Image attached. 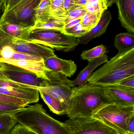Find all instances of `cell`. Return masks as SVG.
<instances>
[{"instance_id": "cell-1", "label": "cell", "mask_w": 134, "mask_h": 134, "mask_svg": "<svg viewBox=\"0 0 134 134\" xmlns=\"http://www.w3.org/2000/svg\"><path fill=\"white\" fill-rule=\"evenodd\" d=\"M134 76V48L118 52L92 74L88 83L102 86L116 85Z\"/></svg>"}, {"instance_id": "cell-2", "label": "cell", "mask_w": 134, "mask_h": 134, "mask_svg": "<svg viewBox=\"0 0 134 134\" xmlns=\"http://www.w3.org/2000/svg\"><path fill=\"white\" fill-rule=\"evenodd\" d=\"M107 105L103 93V86L87 83L72 88L66 115L70 119L92 117L97 110Z\"/></svg>"}, {"instance_id": "cell-3", "label": "cell", "mask_w": 134, "mask_h": 134, "mask_svg": "<svg viewBox=\"0 0 134 134\" xmlns=\"http://www.w3.org/2000/svg\"><path fill=\"white\" fill-rule=\"evenodd\" d=\"M18 124L37 134H69L64 122L47 113L43 105H28L13 115Z\"/></svg>"}, {"instance_id": "cell-4", "label": "cell", "mask_w": 134, "mask_h": 134, "mask_svg": "<svg viewBox=\"0 0 134 134\" xmlns=\"http://www.w3.org/2000/svg\"><path fill=\"white\" fill-rule=\"evenodd\" d=\"M41 0H4L0 25L10 23L33 26L36 10Z\"/></svg>"}, {"instance_id": "cell-5", "label": "cell", "mask_w": 134, "mask_h": 134, "mask_svg": "<svg viewBox=\"0 0 134 134\" xmlns=\"http://www.w3.org/2000/svg\"><path fill=\"white\" fill-rule=\"evenodd\" d=\"M133 116L134 105L122 106L109 104L97 110L92 117L101 121L118 134H127V124Z\"/></svg>"}, {"instance_id": "cell-6", "label": "cell", "mask_w": 134, "mask_h": 134, "mask_svg": "<svg viewBox=\"0 0 134 134\" xmlns=\"http://www.w3.org/2000/svg\"><path fill=\"white\" fill-rule=\"evenodd\" d=\"M29 40L30 43L65 52L73 51L78 45L77 38L59 30H33L30 34Z\"/></svg>"}, {"instance_id": "cell-7", "label": "cell", "mask_w": 134, "mask_h": 134, "mask_svg": "<svg viewBox=\"0 0 134 134\" xmlns=\"http://www.w3.org/2000/svg\"><path fill=\"white\" fill-rule=\"evenodd\" d=\"M64 123L69 134H118L101 121L92 117L69 119Z\"/></svg>"}, {"instance_id": "cell-8", "label": "cell", "mask_w": 134, "mask_h": 134, "mask_svg": "<svg viewBox=\"0 0 134 134\" xmlns=\"http://www.w3.org/2000/svg\"><path fill=\"white\" fill-rule=\"evenodd\" d=\"M0 74L16 83L31 86L35 88L43 87L49 81L37 77L35 74L15 66L0 62Z\"/></svg>"}, {"instance_id": "cell-9", "label": "cell", "mask_w": 134, "mask_h": 134, "mask_svg": "<svg viewBox=\"0 0 134 134\" xmlns=\"http://www.w3.org/2000/svg\"><path fill=\"white\" fill-rule=\"evenodd\" d=\"M0 94L22 99L29 104L39 100V91L29 85L16 83L0 74Z\"/></svg>"}, {"instance_id": "cell-10", "label": "cell", "mask_w": 134, "mask_h": 134, "mask_svg": "<svg viewBox=\"0 0 134 134\" xmlns=\"http://www.w3.org/2000/svg\"><path fill=\"white\" fill-rule=\"evenodd\" d=\"M33 26H23L10 23L0 25V49L5 46L30 43V34Z\"/></svg>"}, {"instance_id": "cell-11", "label": "cell", "mask_w": 134, "mask_h": 134, "mask_svg": "<svg viewBox=\"0 0 134 134\" xmlns=\"http://www.w3.org/2000/svg\"><path fill=\"white\" fill-rule=\"evenodd\" d=\"M103 93L107 105H134V88L118 85L103 86Z\"/></svg>"}, {"instance_id": "cell-12", "label": "cell", "mask_w": 134, "mask_h": 134, "mask_svg": "<svg viewBox=\"0 0 134 134\" xmlns=\"http://www.w3.org/2000/svg\"><path fill=\"white\" fill-rule=\"evenodd\" d=\"M0 62L18 66L35 74L39 78L46 80L49 82L47 74L48 72L51 70L46 67L44 60L36 61L6 59L0 58Z\"/></svg>"}, {"instance_id": "cell-13", "label": "cell", "mask_w": 134, "mask_h": 134, "mask_svg": "<svg viewBox=\"0 0 134 134\" xmlns=\"http://www.w3.org/2000/svg\"><path fill=\"white\" fill-rule=\"evenodd\" d=\"M118 19L128 32L134 34V0H116Z\"/></svg>"}, {"instance_id": "cell-14", "label": "cell", "mask_w": 134, "mask_h": 134, "mask_svg": "<svg viewBox=\"0 0 134 134\" xmlns=\"http://www.w3.org/2000/svg\"><path fill=\"white\" fill-rule=\"evenodd\" d=\"M37 89L47 93L59 101L67 113L72 94L71 86L65 84H49L46 87L38 88Z\"/></svg>"}, {"instance_id": "cell-15", "label": "cell", "mask_w": 134, "mask_h": 134, "mask_svg": "<svg viewBox=\"0 0 134 134\" xmlns=\"http://www.w3.org/2000/svg\"><path fill=\"white\" fill-rule=\"evenodd\" d=\"M44 63L48 69L62 74L67 77L73 76L77 69V65L73 61L62 59L56 55L44 60Z\"/></svg>"}, {"instance_id": "cell-16", "label": "cell", "mask_w": 134, "mask_h": 134, "mask_svg": "<svg viewBox=\"0 0 134 134\" xmlns=\"http://www.w3.org/2000/svg\"><path fill=\"white\" fill-rule=\"evenodd\" d=\"M15 51L33 55L46 60L56 56L53 49L46 46L32 43H25L12 45Z\"/></svg>"}, {"instance_id": "cell-17", "label": "cell", "mask_w": 134, "mask_h": 134, "mask_svg": "<svg viewBox=\"0 0 134 134\" xmlns=\"http://www.w3.org/2000/svg\"><path fill=\"white\" fill-rule=\"evenodd\" d=\"M112 19L111 13L109 11L104 12L98 23L91 31L83 36L77 38L78 44H87L92 39L100 37L104 34Z\"/></svg>"}, {"instance_id": "cell-18", "label": "cell", "mask_w": 134, "mask_h": 134, "mask_svg": "<svg viewBox=\"0 0 134 134\" xmlns=\"http://www.w3.org/2000/svg\"><path fill=\"white\" fill-rule=\"evenodd\" d=\"M108 61L107 55L104 54L103 56L88 62L87 65L81 70L74 80L72 81L71 87L74 88L85 85L88 83V80L93 71L98 66Z\"/></svg>"}, {"instance_id": "cell-19", "label": "cell", "mask_w": 134, "mask_h": 134, "mask_svg": "<svg viewBox=\"0 0 134 134\" xmlns=\"http://www.w3.org/2000/svg\"><path fill=\"white\" fill-rule=\"evenodd\" d=\"M51 0H41L36 10L35 24L33 26H38L47 22L52 18Z\"/></svg>"}, {"instance_id": "cell-20", "label": "cell", "mask_w": 134, "mask_h": 134, "mask_svg": "<svg viewBox=\"0 0 134 134\" xmlns=\"http://www.w3.org/2000/svg\"><path fill=\"white\" fill-rule=\"evenodd\" d=\"M114 46L118 52L126 51L134 48V35L129 33H122L115 37Z\"/></svg>"}, {"instance_id": "cell-21", "label": "cell", "mask_w": 134, "mask_h": 134, "mask_svg": "<svg viewBox=\"0 0 134 134\" xmlns=\"http://www.w3.org/2000/svg\"><path fill=\"white\" fill-rule=\"evenodd\" d=\"M38 91L41 98L52 113L57 115L66 114V111L59 101L47 93L42 91Z\"/></svg>"}, {"instance_id": "cell-22", "label": "cell", "mask_w": 134, "mask_h": 134, "mask_svg": "<svg viewBox=\"0 0 134 134\" xmlns=\"http://www.w3.org/2000/svg\"><path fill=\"white\" fill-rule=\"evenodd\" d=\"M18 124L13 115L0 114V134H11Z\"/></svg>"}, {"instance_id": "cell-23", "label": "cell", "mask_w": 134, "mask_h": 134, "mask_svg": "<svg viewBox=\"0 0 134 134\" xmlns=\"http://www.w3.org/2000/svg\"><path fill=\"white\" fill-rule=\"evenodd\" d=\"M65 22L55 18H51L50 20L46 23L38 26H33L32 31L34 30H55L63 32Z\"/></svg>"}, {"instance_id": "cell-24", "label": "cell", "mask_w": 134, "mask_h": 134, "mask_svg": "<svg viewBox=\"0 0 134 134\" xmlns=\"http://www.w3.org/2000/svg\"><path fill=\"white\" fill-rule=\"evenodd\" d=\"M106 52V47L101 44L90 50L83 51L81 54V58L83 60L91 62L104 55Z\"/></svg>"}, {"instance_id": "cell-25", "label": "cell", "mask_w": 134, "mask_h": 134, "mask_svg": "<svg viewBox=\"0 0 134 134\" xmlns=\"http://www.w3.org/2000/svg\"><path fill=\"white\" fill-rule=\"evenodd\" d=\"M102 15L99 13L87 12L81 19V24L85 29L89 32L98 24Z\"/></svg>"}, {"instance_id": "cell-26", "label": "cell", "mask_w": 134, "mask_h": 134, "mask_svg": "<svg viewBox=\"0 0 134 134\" xmlns=\"http://www.w3.org/2000/svg\"><path fill=\"white\" fill-rule=\"evenodd\" d=\"M52 18L65 21L67 13L63 7V0H51Z\"/></svg>"}, {"instance_id": "cell-27", "label": "cell", "mask_w": 134, "mask_h": 134, "mask_svg": "<svg viewBox=\"0 0 134 134\" xmlns=\"http://www.w3.org/2000/svg\"><path fill=\"white\" fill-rule=\"evenodd\" d=\"M88 1L96 12L102 15L109 7L115 3V1L113 0H88Z\"/></svg>"}, {"instance_id": "cell-28", "label": "cell", "mask_w": 134, "mask_h": 134, "mask_svg": "<svg viewBox=\"0 0 134 134\" xmlns=\"http://www.w3.org/2000/svg\"><path fill=\"white\" fill-rule=\"evenodd\" d=\"M0 103L25 107L29 105L27 102L17 98L0 94Z\"/></svg>"}, {"instance_id": "cell-29", "label": "cell", "mask_w": 134, "mask_h": 134, "mask_svg": "<svg viewBox=\"0 0 134 134\" xmlns=\"http://www.w3.org/2000/svg\"><path fill=\"white\" fill-rule=\"evenodd\" d=\"M63 32L68 36L80 38L83 36L88 32L82 27L80 23H79L71 28L64 29Z\"/></svg>"}, {"instance_id": "cell-30", "label": "cell", "mask_w": 134, "mask_h": 134, "mask_svg": "<svg viewBox=\"0 0 134 134\" xmlns=\"http://www.w3.org/2000/svg\"><path fill=\"white\" fill-rule=\"evenodd\" d=\"M87 12L85 7H78L74 8L67 13V18L65 21V24H66L73 19H81Z\"/></svg>"}, {"instance_id": "cell-31", "label": "cell", "mask_w": 134, "mask_h": 134, "mask_svg": "<svg viewBox=\"0 0 134 134\" xmlns=\"http://www.w3.org/2000/svg\"><path fill=\"white\" fill-rule=\"evenodd\" d=\"M23 108L24 107L0 103V114H9L13 115Z\"/></svg>"}, {"instance_id": "cell-32", "label": "cell", "mask_w": 134, "mask_h": 134, "mask_svg": "<svg viewBox=\"0 0 134 134\" xmlns=\"http://www.w3.org/2000/svg\"><path fill=\"white\" fill-rule=\"evenodd\" d=\"M11 59H15V60H36V61H41V60H44L41 58L33 55L16 51H15V53L14 54Z\"/></svg>"}, {"instance_id": "cell-33", "label": "cell", "mask_w": 134, "mask_h": 134, "mask_svg": "<svg viewBox=\"0 0 134 134\" xmlns=\"http://www.w3.org/2000/svg\"><path fill=\"white\" fill-rule=\"evenodd\" d=\"M15 52V51L12 47L4 46L0 49V58L11 59Z\"/></svg>"}, {"instance_id": "cell-34", "label": "cell", "mask_w": 134, "mask_h": 134, "mask_svg": "<svg viewBox=\"0 0 134 134\" xmlns=\"http://www.w3.org/2000/svg\"><path fill=\"white\" fill-rule=\"evenodd\" d=\"M11 134H37L18 123L15 127Z\"/></svg>"}, {"instance_id": "cell-35", "label": "cell", "mask_w": 134, "mask_h": 134, "mask_svg": "<svg viewBox=\"0 0 134 134\" xmlns=\"http://www.w3.org/2000/svg\"><path fill=\"white\" fill-rule=\"evenodd\" d=\"M116 85L123 87L134 88V76L125 78Z\"/></svg>"}, {"instance_id": "cell-36", "label": "cell", "mask_w": 134, "mask_h": 134, "mask_svg": "<svg viewBox=\"0 0 134 134\" xmlns=\"http://www.w3.org/2000/svg\"><path fill=\"white\" fill-rule=\"evenodd\" d=\"M63 7L65 11L67 13L79 6L77 5L74 0H63Z\"/></svg>"}, {"instance_id": "cell-37", "label": "cell", "mask_w": 134, "mask_h": 134, "mask_svg": "<svg viewBox=\"0 0 134 134\" xmlns=\"http://www.w3.org/2000/svg\"><path fill=\"white\" fill-rule=\"evenodd\" d=\"M127 133L130 134H134V116L130 118L128 122L127 126Z\"/></svg>"}, {"instance_id": "cell-38", "label": "cell", "mask_w": 134, "mask_h": 134, "mask_svg": "<svg viewBox=\"0 0 134 134\" xmlns=\"http://www.w3.org/2000/svg\"><path fill=\"white\" fill-rule=\"evenodd\" d=\"M81 19H73L65 25L64 26V29H69L77 25L78 23H80Z\"/></svg>"}, {"instance_id": "cell-39", "label": "cell", "mask_w": 134, "mask_h": 134, "mask_svg": "<svg viewBox=\"0 0 134 134\" xmlns=\"http://www.w3.org/2000/svg\"><path fill=\"white\" fill-rule=\"evenodd\" d=\"M85 8L86 9L87 12H89V13H98L96 12L94 8L90 4V3L88 2V1L87 3L86 4Z\"/></svg>"}, {"instance_id": "cell-40", "label": "cell", "mask_w": 134, "mask_h": 134, "mask_svg": "<svg viewBox=\"0 0 134 134\" xmlns=\"http://www.w3.org/2000/svg\"><path fill=\"white\" fill-rule=\"evenodd\" d=\"M77 5L79 7H85L88 3V0H74Z\"/></svg>"}, {"instance_id": "cell-41", "label": "cell", "mask_w": 134, "mask_h": 134, "mask_svg": "<svg viewBox=\"0 0 134 134\" xmlns=\"http://www.w3.org/2000/svg\"><path fill=\"white\" fill-rule=\"evenodd\" d=\"M4 0H0V19L1 18L3 9V4Z\"/></svg>"}, {"instance_id": "cell-42", "label": "cell", "mask_w": 134, "mask_h": 134, "mask_svg": "<svg viewBox=\"0 0 134 134\" xmlns=\"http://www.w3.org/2000/svg\"></svg>"}]
</instances>
